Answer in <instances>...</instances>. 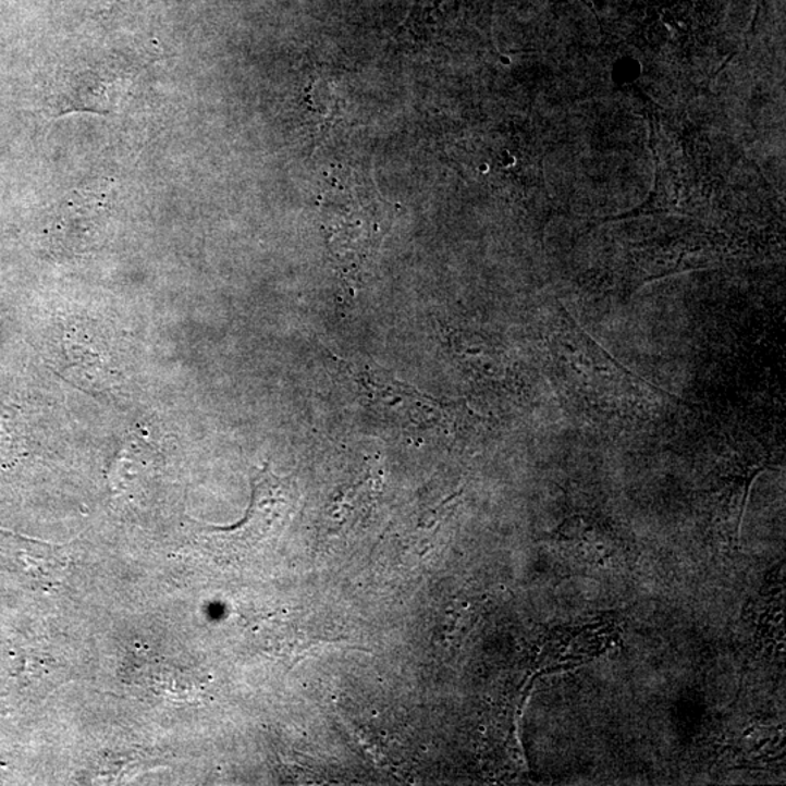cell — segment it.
Instances as JSON below:
<instances>
[{"label":"cell","instance_id":"2","mask_svg":"<svg viewBox=\"0 0 786 786\" xmlns=\"http://www.w3.org/2000/svg\"><path fill=\"white\" fill-rule=\"evenodd\" d=\"M0 764H3V763H0Z\"/></svg>","mask_w":786,"mask_h":786},{"label":"cell","instance_id":"1","mask_svg":"<svg viewBox=\"0 0 786 786\" xmlns=\"http://www.w3.org/2000/svg\"><path fill=\"white\" fill-rule=\"evenodd\" d=\"M382 200L367 185L344 184L327 193L323 198V228L332 249L340 258L363 259L378 248L384 236Z\"/></svg>","mask_w":786,"mask_h":786}]
</instances>
